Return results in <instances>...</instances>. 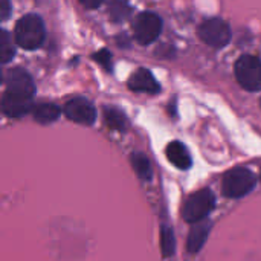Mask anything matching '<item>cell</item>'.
Listing matches in <instances>:
<instances>
[{
  "label": "cell",
  "mask_w": 261,
  "mask_h": 261,
  "mask_svg": "<svg viewBox=\"0 0 261 261\" xmlns=\"http://www.w3.org/2000/svg\"><path fill=\"white\" fill-rule=\"evenodd\" d=\"M128 87L133 92L139 93H159L161 86L153 76V73L148 69H138L128 80Z\"/></svg>",
  "instance_id": "obj_10"
},
{
  "label": "cell",
  "mask_w": 261,
  "mask_h": 261,
  "mask_svg": "<svg viewBox=\"0 0 261 261\" xmlns=\"http://www.w3.org/2000/svg\"><path fill=\"white\" fill-rule=\"evenodd\" d=\"M257 185V176L243 167L229 170L222 180V193L229 199H240L248 196Z\"/></svg>",
  "instance_id": "obj_3"
},
{
  "label": "cell",
  "mask_w": 261,
  "mask_h": 261,
  "mask_svg": "<svg viewBox=\"0 0 261 261\" xmlns=\"http://www.w3.org/2000/svg\"><path fill=\"white\" fill-rule=\"evenodd\" d=\"M109 11H110V17L115 21H121L125 20L130 14V8L127 6V3L124 0H113L109 5Z\"/></svg>",
  "instance_id": "obj_18"
},
{
  "label": "cell",
  "mask_w": 261,
  "mask_h": 261,
  "mask_svg": "<svg viewBox=\"0 0 261 261\" xmlns=\"http://www.w3.org/2000/svg\"><path fill=\"white\" fill-rule=\"evenodd\" d=\"M133 170L136 171V174L139 176V179L142 180H151L153 177V168H151V162L150 159L144 154V153H132L130 156Z\"/></svg>",
  "instance_id": "obj_14"
},
{
  "label": "cell",
  "mask_w": 261,
  "mask_h": 261,
  "mask_svg": "<svg viewBox=\"0 0 261 261\" xmlns=\"http://www.w3.org/2000/svg\"><path fill=\"white\" fill-rule=\"evenodd\" d=\"M161 249H162L164 257H171L176 251L174 232L168 225H164L161 229Z\"/></svg>",
  "instance_id": "obj_17"
},
{
  "label": "cell",
  "mask_w": 261,
  "mask_h": 261,
  "mask_svg": "<svg viewBox=\"0 0 261 261\" xmlns=\"http://www.w3.org/2000/svg\"><path fill=\"white\" fill-rule=\"evenodd\" d=\"M102 2H104V0H80V3H81L83 6H86L87 9H96L98 6H101Z\"/></svg>",
  "instance_id": "obj_21"
},
{
  "label": "cell",
  "mask_w": 261,
  "mask_h": 261,
  "mask_svg": "<svg viewBox=\"0 0 261 261\" xmlns=\"http://www.w3.org/2000/svg\"><path fill=\"white\" fill-rule=\"evenodd\" d=\"M104 119H106V124L110 128H113V130L122 132L127 127V118H125V115L119 109L106 107V110H104Z\"/></svg>",
  "instance_id": "obj_15"
},
{
  "label": "cell",
  "mask_w": 261,
  "mask_h": 261,
  "mask_svg": "<svg viewBox=\"0 0 261 261\" xmlns=\"http://www.w3.org/2000/svg\"><path fill=\"white\" fill-rule=\"evenodd\" d=\"M46 37V29L43 20L37 14H28L21 17L14 29V40L15 43L26 49L34 50L38 49Z\"/></svg>",
  "instance_id": "obj_1"
},
{
  "label": "cell",
  "mask_w": 261,
  "mask_h": 261,
  "mask_svg": "<svg viewBox=\"0 0 261 261\" xmlns=\"http://www.w3.org/2000/svg\"><path fill=\"white\" fill-rule=\"evenodd\" d=\"M32 109L34 104H32V98L29 96L15 95L11 92H5L2 96V110L9 118H21L26 113L32 112Z\"/></svg>",
  "instance_id": "obj_9"
},
{
  "label": "cell",
  "mask_w": 261,
  "mask_h": 261,
  "mask_svg": "<svg viewBox=\"0 0 261 261\" xmlns=\"http://www.w3.org/2000/svg\"><path fill=\"white\" fill-rule=\"evenodd\" d=\"M93 58L96 60V63L102 64L107 70L112 69V54H110L109 50H101V52L95 54Z\"/></svg>",
  "instance_id": "obj_19"
},
{
  "label": "cell",
  "mask_w": 261,
  "mask_h": 261,
  "mask_svg": "<svg viewBox=\"0 0 261 261\" xmlns=\"http://www.w3.org/2000/svg\"><path fill=\"white\" fill-rule=\"evenodd\" d=\"M133 32L139 44H151L162 34V18L151 11H144L136 17Z\"/></svg>",
  "instance_id": "obj_6"
},
{
  "label": "cell",
  "mask_w": 261,
  "mask_h": 261,
  "mask_svg": "<svg viewBox=\"0 0 261 261\" xmlns=\"http://www.w3.org/2000/svg\"><path fill=\"white\" fill-rule=\"evenodd\" d=\"M216 208V194L210 188H202L197 193L191 194L182 210V217L187 223H197L202 220H206L208 216Z\"/></svg>",
  "instance_id": "obj_2"
},
{
  "label": "cell",
  "mask_w": 261,
  "mask_h": 261,
  "mask_svg": "<svg viewBox=\"0 0 261 261\" xmlns=\"http://www.w3.org/2000/svg\"><path fill=\"white\" fill-rule=\"evenodd\" d=\"M63 112L67 116V119L81 125H92L96 119V110L93 104L83 96H75L69 99L64 104Z\"/></svg>",
  "instance_id": "obj_7"
},
{
  "label": "cell",
  "mask_w": 261,
  "mask_h": 261,
  "mask_svg": "<svg viewBox=\"0 0 261 261\" xmlns=\"http://www.w3.org/2000/svg\"><path fill=\"white\" fill-rule=\"evenodd\" d=\"M11 14V2L9 0H0V17L2 20H6Z\"/></svg>",
  "instance_id": "obj_20"
},
{
  "label": "cell",
  "mask_w": 261,
  "mask_h": 261,
  "mask_svg": "<svg viewBox=\"0 0 261 261\" xmlns=\"http://www.w3.org/2000/svg\"><path fill=\"white\" fill-rule=\"evenodd\" d=\"M167 158L179 170H188L193 165V159H191V154H190L188 148L179 141H173L171 144H168Z\"/></svg>",
  "instance_id": "obj_12"
},
{
  "label": "cell",
  "mask_w": 261,
  "mask_h": 261,
  "mask_svg": "<svg viewBox=\"0 0 261 261\" xmlns=\"http://www.w3.org/2000/svg\"><path fill=\"white\" fill-rule=\"evenodd\" d=\"M236 78L239 84L249 90H261V60L254 55H242L236 61Z\"/></svg>",
  "instance_id": "obj_4"
},
{
  "label": "cell",
  "mask_w": 261,
  "mask_h": 261,
  "mask_svg": "<svg viewBox=\"0 0 261 261\" xmlns=\"http://www.w3.org/2000/svg\"><path fill=\"white\" fill-rule=\"evenodd\" d=\"M32 116L37 122L40 124H50L54 121H57L61 115V109L54 104V102H40L37 106H34L32 109Z\"/></svg>",
  "instance_id": "obj_13"
},
{
  "label": "cell",
  "mask_w": 261,
  "mask_h": 261,
  "mask_svg": "<svg viewBox=\"0 0 261 261\" xmlns=\"http://www.w3.org/2000/svg\"><path fill=\"white\" fill-rule=\"evenodd\" d=\"M199 37L203 43L214 49H222L231 41V28L222 18H208L203 20L199 26Z\"/></svg>",
  "instance_id": "obj_5"
},
{
  "label": "cell",
  "mask_w": 261,
  "mask_h": 261,
  "mask_svg": "<svg viewBox=\"0 0 261 261\" xmlns=\"http://www.w3.org/2000/svg\"><path fill=\"white\" fill-rule=\"evenodd\" d=\"M211 226H213V223L208 219L194 223V226L191 228V231L188 234V240H187V249L190 254H197L203 248V245L206 243V240L210 237Z\"/></svg>",
  "instance_id": "obj_11"
},
{
  "label": "cell",
  "mask_w": 261,
  "mask_h": 261,
  "mask_svg": "<svg viewBox=\"0 0 261 261\" xmlns=\"http://www.w3.org/2000/svg\"><path fill=\"white\" fill-rule=\"evenodd\" d=\"M15 55V44L12 41V37L8 31L0 32V61L3 64L9 63Z\"/></svg>",
  "instance_id": "obj_16"
},
{
  "label": "cell",
  "mask_w": 261,
  "mask_h": 261,
  "mask_svg": "<svg viewBox=\"0 0 261 261\" xmlns=\"http://www.w3.org/2000/svg\"><path fill=\"white\" fill-rule=\"evenodd\" d=\"M260 179H261V171H260Z\"/></svg>",
  "instance_id": "obj_22"
},
{
  "label": "cell",
  "mask_w": 261,
  "mask_h": 261,
  "mask_svg": "<svg viewBox=\"0 0 261 261\" xmlns=\"http://www.w3.org/2000/svg\"><path fill=\"white\" fill-rule=\"evenodd\" d=\"M5 92H11L15 95H23L32 98L35 93V84L32 76L21 67L9 69L5 73Z\"/></svg>",
  "instance_id": "obj_8"
}]
</instances>
